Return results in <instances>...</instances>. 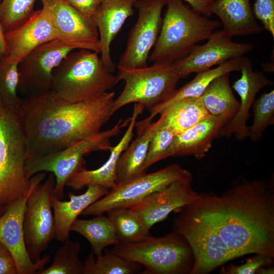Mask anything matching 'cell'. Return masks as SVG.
Masks as SVG:
<instances>
[{
	"mask_svg": "<svg viewBox=\"0 0 274 274\" xmlns=\"http://www.w3.org/2000/svg\"><path fill=\"white\" fill-rule=\"evenodd\" d=\"M181 208L214 229L235 258L261 254L274 259V191L264 180H236L223 194L199 193Z\"/></svg>",
	"mask_w": 274,
	"mask_h": 274,
	"instance_id": "6da1fadb",
	"label": "cell"
},
{
	"mask_svg": "<svg viewBox=\"0 0 274 274\" xmlns=\"http://www.w3.org/2000/svg\"><path fill=\"white\" fill-rule=\"evenodd\" d=\"M115 92L71 102L52 90L22 98L18 116L27 143V159L55 152L101 131L114 114Z\"/></svg>",
	"mask_w": 274,
	"mask_h": 274,
	"instance_id": "7a4b0ae2",
	"label": "cell"
},
{
	"mask_svg": "<svg viewBox=\"0 0 274 274\" xmlns=\"http://www.w3.org/2000/svg\"><path fill=\"white\" fill-rule=\"evenodd\" d=\"M166 10L160 31L149 55L151 62L174 63L186 57L202 41L222 26L220 21L212 20L181 0H166Z\"/></svg>",
	"mask_w": 274,
	"mask_h": 274,
	"instance_id": "3957f363",
	"label": "cell"
},
{
	"mask_svg": "<svg viewBox=\"0 0 274 274\" xmlns=\"http://www.w3.org/2000/svg\"><path fill=\"white\" fill-rule=\"evenodd\" d=\"M98 54L83 49L71 52L53 71L51 90L71 102L95 100L109 92L121 80Z\"/></svg>",
	"mask_w": 274,
	"mask_h": 274,
	"instance_id": "277c9868",
	"label": "cell"
},
{
	"mask_svg": "<svg viewBox=\"0 0 274 274\" xmlns=\"http://www.w3.org/2000/svg\"><path fill=\"white\" fill-rule=\"evenodd\" d=\"M111 251L144 266L143 274H190L194 264L188 242L173 230L163 236L150 235L137 243H119Z\"/></svg>",
	"mask_w": 274,
	"mask_h": 274,
	"instance_id": "5b68a950",
	"label": "cell"
},
{
	"mask_svg": "<svg viewBox=\"0 0 274 274\" xmlns=\"http://www.w3.org/2000/svg\"><path fill=\"white\" fill-rule=\"evenodd\" d=\"M130 118L120 119L111 128L79 141L59 151L35 156L26 160L25 173L30 179L37 173L49 172L53 173L56 182L54 196L61 200L64 189L68 180L84 167V156L93 152L110 151L112 148L111 140L117 136L122 129L128 126Z\"/></svg>",
	"mask_w": 274,
	"mask_h": 274,
	"instance_id": "8992f818",
	"label": "cell"
},
{
	"mask_svg": "<svg viewBox=\"0 0 274 274\" xmlns=\"http://www.w3.org/2000/svg\"><path fill=\"white\" fill-rule=\"evenodd\" d=\"M27 143L18 114L5 107L0 113V207L27 195Z\"/></svg>",
	"mask_w": 274,
	"mask_h": 274,
	"instance_id": "52a82bcc",
	"label": "cell"
},
{
	"mask_svg": "<svg viewBox=\"0 0 274 274\" xmlns=\"http://www.w3.org/2000/svg\"><path fill=\"white\" fill-rule=\"evenodd\" d=\"M124 88L114 102V112L131 103L152 108L166 101L176 90L181 76L174 63L155 62L142 68L119 70Z\"/></svg>",
	"mask_w": 274,
	"mask_h": 274,
	"instance_id": "ba28073f",
	"label": "cell"
},
{
	"mask_svg": "<svg viewBox=\"0 0 274 274\" xmlns=\"http://www.w3.org/2000/svg\"><path fill=\"white\" fill-rule=\"evenodd\" d=\"M45 177V174L40 172L30 178L31 188L23 219L25 246L34 263L41 259V254L55 238L52 200L56 179L51 173L45 182L41 184Z\"/></svg>",
	"mask_w": 274,
	"mask_h": 274,
	"instance_id": "9c48e42d",
	"label": "cell"
},
{
	"mask_svg": "<svg viewBox=\"0 0 274 274\" xmlns=\"http://www.w3.org/2000/svg\"><path fill=\"white\" fill-rule=\"evenodd\" d=\"M188 178H193L191 173L177 163L154 172L143 174L117 183L106 195L88 207L81 215L98 216L115 208H129L174 182Z\"/></svg>",
	"mask_w": 274,
	"mask_h": 274,
	"instance_id": "30bf717a",
	"label": "cell"
},
{
	"mask_svg": "<svg viewBox=\"0 0 274 274\" xmlns=\"http://www.w3.org/2000/svg\"><path fill=\"white\" fill-rule=\"evenodd\" d=\"M174 220L173 230L182 235L194 257L190 274H208L235 258L220 235L211 227L181 209Z\"/></svg>",
	"mask_w": 274,
	"mask_h": 274,
	"instance_id": "8fae6325",
	"label": "cell"
},
{
	"mask_svg": "<svg viewBox=\"0 0 274 274\" xmlns=\"http://www.w3.org/2000/svg\"><path fill=\"white\" fill-rule=\"evenodd\" d=\"M166 0H137L138 17L128 34L126 48L120 57L118 70L146 67L149 53L159 36L161 13Z\"/></svg>",
	"mask_w": 274,
	"mask_h": 274,
	"instance_id": "7c38bea8",
	"label": "cell"
},
{
	"mask_svg": "<svg viewBox=\"0 0 274 274\" xmlns=\"http://www.w3.org/2000/svg\"><path fill=\"white\" fill-rule=\"evenodd\" d=\"M75 50L57 39L34 49L19 64L18 91L25 97L51 90L53 71Z\"/></svg>",
	"mask_w": 274,
	"mask_h": 274,
	"instance_id": "4fadbf2b",
	"label": "cell"
},
{
	"mask_svg": "<svg viewBox=\"0 0 274 274\" xmlns=\"http://www.w3.org/2000/svg\"><path fill=\"white\" fill-rule=\"evenodd\" d=\"M48 10L57 39L77 49L100 53L99 34L93 20L72 6L66 0H40Z\"/></svg>",
	"mask_w": 274,
	"mask_h": 274,
	"instance_id": "5bb4252c",
	"label": "cell"
},
{
	"mask_svg": "<svg viewBox=\"0 0 274 274\" xmlns=\"http://www.w3.org/2000/svg\"><path fill=\"white\" fill-rule=\"evenodd\" d=\"M30 190V188L27 195L5 206L0 215V243L13 257L17 274H37L50 260L49 255H46L34 263L26 250L23 225Z\"/></svg>",
	"mask_w": 274,
	"mask_h": 274,
	"instance_id": "9a60e30c",
	"label": "cell"
},
{
	"mask_svg": "<svg viewBox=\"0 0 274 274\" xmlns=\"http://www.w3.org/2000/svg\"><path fill=\"white\" fill-rule=\"evenodd\" d=\"M253 48L251 43L233 42L231 38L223 36L220 30L214 31L206 44L196 45L186 57L174 63L183 78L243 56Z\"/></svg>",
	"mask_w": 274,
	"mask_h": 274,
	"instance_id": "2e32d148",
	"label": "cell"
},
{
	"mask_svg": "<svg viewBox=\"0 0 274 274\" xmlns=\"http://www.w3.org/2000/svg\"><path fill=\"white\" fill-rule=\"evenodd\" d=\"M192 179L177 180L129 208L138 214L150 229L153 225L166 219L170 213H177L199 197V193L192 187Z\"/></svg>",
	"mask_w": 274,
	"mask_h": 274,
	"instance_id": "e0dca14e",
	"label": "cell"
},
{
	"mask_svg": "<svg viewBox=\"0 0 274 274\" xmlns=\"http://www.w3.org/2000/svg\"><path fill=\"white\" fill-rule=\"evenodd\" d=\"M241 77L232 86L240 97L239 108L236 115L220 129L217 138H229L234 135L238 141L249 136L247 122L250 117V110L258 92L263 88L273 85V81L264 73L253 71L249 63L241 67Z\"/></svg>",
	"mask_w": 274,
	"mask_h": 274,
	"instance_id": "ac0fdd59",
	"label": "cell"
},
{
	"mask_svg": "<svg viewBox=\"0 0 274 274\" xmlns=\"http://www.w3.org/2000/svg\"><path fill=\"white\" fill-rule=\"evenodd\" d=\"M7 56L20 62L38 46L57 39V33L47 8L43 6L18 27L5 33Z\"/></svg>",
	"mask_w": 274,
	"mask_h": 274,
	"instance_id": "d6986e66",
	"label": "cell"
},
{
	"mask_svg": "<svg viewBox=\"0 0 274 274\" xmlns=\"http://www.w3.org/2000/svg\"><path fill=\"white\" fill-rule=\"evenodd\" d=\"M144 109L142 105L134 104L127 128L119 143L111 149L110 156L103 165L94 170L83 167L69 180L66 186L75 191L92 185H99L109 190L115 186L117 183L116 172L118 160L131 142L135 123Z\"/></svg>",
	"mask_w": 274,
	"mask_h": 274,
	"instance_id": "ffe728a7",
	"label": "cell"
},
{
	"mask_svg": "<svg viewBox=\"0 0 274 274\" xmlns=\"http://www.w3.org/2000/svg\"><path fill=\"white\" fill-rule=\"evenodd\" d=\"M137 0H101L92 18L96 26L100 45V58L111 72L115 65L111 56V45L128 18L134 14Z\"/></svg>",
	"mask_w": 274,
	"mask_h": 274,
	"instance_id": "44dd1931",
	"label": "cell"
},
{
	"mask_svg": "<svg viewBox=\"0 0 274 274\" xmlns=\"http://www.w3.org/2000/svg\"><path fill=\"white\" fill-rule=\"evenodd\" d=\"M226 123L222 117L210 116L175 135L168 149L167 157L193 156L198 160L202 159Z\"/></svg>",
	"mask_w": 274,
	"mask_h": 274,
	"instance_id": "7402d4cb",
	"label": "cell"
},
{
	"mask_svg": "<svg viewBox=\"0 0 274 274\" xmlns=\"http://www.w3.org/2000/svg\"><path fill=\"white\" fill-rule=\"evenodd\" d=\"M210 10L220 18L222 33L226 37L257 34L264 29L254 14L250 0H214Z\"/></svg>",
	"mask_w": 274,
	"mask_h": 274,
	"instance_id": "603a6c76",
	"label": "cell"
},
{
	"mask_svg": "<svg viewBox=\"0 0 274 274\" xmlns=\"http://www.w3.org/2000/svg\"><path fill=\"white\" fill-rule=\"evenodd\" d=\"M109 191V189L102 186L92 185L88 186L85 192L82 194L76 195L69 193L68 201H62L54 196L52 208L56 228L55 238L62 243L68 238L71 228L78 217L88 207L106 195Z\"/></svg>",
	"mask_w": 274,
	"mask_h": 274,
	"instance_id": "cb8c5ba5",
	"label": "cell"
},
{
	"mask_svg": "<svg viewBox=\"0 0 274 274\" xmlns=\"http://www.w3.org/2000/svg\"><path fill=\"white\" fill-rule=\"evenodd\" d=\"M159 127L157 121L144 125L136 120L135 128L138 136L130 143L118 160L116 172L117 183L141 175L150 142Z\"/></svg>",
	"mask_w": 274,
	"mask_h": 274,
	"instance_id": "d4e9b609",
	"label": "cell"
},
{
	"mask_svg": "<svg viewBox=\"0 0 274 274\" xmlns=\"http://www.w3.org/2000/svg\"><path fill=\"white\" fill-rule=\"evenodd\" d=\"M158 115L157 121L159 127L167 128L175 135L211 116L200 97L177 100L164 108Z\"/></svg>",
	"mask_w": 274,
	"mask_h": 274,
	"instance_id": "484cf974",
	"label": "cell"
},
{
	"mask_svg": "<svg viewBox=\"0 0 274 274\" xmlns=\"http://www.w3.org/2000/svg\"><path fill=\"white\" fill-rule=\"evenodd\" d=\"M242 57L230 59L215 68L196 73L192 80L180 89H176L166 101L150 109V114L145 120L152 122L164 108L177 100L187 97H200L211 82L217 77L226 73L240 71Z\"/></svg>",
	"mask_w": 274,
	"mask_h": 274,
	"instance_id": "4316f807",
	"label": "cell"
},
{
	"mask_svg": "<svg viewBox=\"0 0 274 274\" xmlns=\"http://www.w3.org/2000/svg\"><path fill=\"white\" fill-rule=\"evenodd\" d=\"M229 75L230 73H226L214 79L200 96L211 116L222 117L227 123L236 115L239 108V102L230 85Z\"/></svg>",
	"mask_w": 274,
	"mask_h": 274,
	"instance_id": "83f0119b",
	"label": "cell"
},
{
	"mask_svg": "<svg viewBox=\"0 0 274 274\" xmlns=\"http://www.w3.org/2000/svg\"><path fill=\"white\" fill-rule=\"evenodd\" d=\"M71 231L76 232L85 237L95 256L102 254L103 250L108 246L119 243L113 224L104 214L90 219L77 218L73 224Z\"/></svg>",
	"mask_w": 274,
	"mask_h": 274,
	"instance_id": "f1b7e54d",
	"label": "cell"
},
{
	"mask_svg": "<svg viewBox=\"0 0 274 274\" xmlns=\"http://www.w3.org/2000/svg\"><path fill=\"white\" fill-rule=\"evenodd\" d=\"M121 243H134L151 235L138 214L130 208H115L107 213Z\"/></svg>",
	"mask_w": 274,
	"mask_h": 274,
	"instance_id": "f546056e",
	"label": "cell"
},
{
	"mask_svg": "<svg viewBox=\"0 0 274 274\" xmlns=\"http://www.w3.org/2000/svg\"><path fill=\"white\" fill-rule=\"evenodd\" d=\"M91 251L85 259L84 274H133L140 273L142 265L111 250L96 256Z\"/></svg>",
	"mask_w": 274,
	"mask_h": 274,
	"instance_id": "4dcf8cb0",
	"label": "cell"
},
{
	"mask_svg": "<svg viewBox=\"0 0 274 274\" xmlns=\"http://www.w3.org/2000/svg\"><path fill=\"white\" fill-rule=\"evenodd\" d=\"M55 252L52 264L37 274H84V264L80 259L81 246L68 238Z\"/></svg>",
	"mask_w": 274,
	"mask_h": 274,
	"instance_id": "1f68e13d",
	"label": "cell"
},
{
	"mask_svg": "<svg viewBox=\"0 0 274 274\" xmlns=\"http://www.w3.org/2000/svg\"><path fill=\"white\" fill-rule=\"evenodd\" d=\"M20 62L0 56V97L4 107L18 114L22 98L18 94Z\"/></svg>",
	"mask_w": 274,
	"mask_h": 274,
	"instance_id": "d6a6232c",
	"label": "cell"
},
{
	"mask_svg": "<svg viewBox=\"0 0 274 274\" xmlns=\"http://www.w3.org/2000/svg\"><path fill=\"white\" fill-rule=\"evenodd\" d=\"M254 120L249 127V136L253 143L259 141L266 128L273 124L274 90L263 94L253 104Z\"/></svg>",
	"mask_w": 274,
	"mask_h": 274,
	"instance_id": "836d02e7",
	"label": "cell"
},
{
	"mask_svg": "<svg viewBox=\"0 0 274 274\" xmlns=\"http://www.w3.org/2000/svg\"><path fill=\"white\" fill-rule=\"evenodd\" d=\"M36 0H0L1 21L5 33L25 22L35 11Z\"/></svg>",
	"mask_w": 274,
	"mask_h": 274,
	"instance_id": "e575fe53",
	"label": "cell"
},
{
	"mask_svg": "<svg viewBox=\"0 0 274 274\" xmlns=\"http://www.w3.org/2000/svg\"><path fill=\"white\" fill-rule=\"evenodd\" d=\"M175 135L169 129L159 127L150 142L141 175L146 173L152 164L167 158V151Z\"/></svg>",
	"mask_w": 274,
	"mask_h": 274,
	"instance_id": "d590c367",
	"label": "cell"
},
{
	"mask_svg": "<svg viewBox=\"0 0 274 274\" xmlns=\"http://www.w3.org/2000/svg\"><path fill=\"white\" fill-rule=\"evenodd\" d=\"M273 259L261 254H255L252 257L246 259L245 263L235 265L230 264L222 269L221 273L224 274H255L258 268L267 266L273 263Z\"/></svg>",
	"mask_w": 274,
	"mask_h": 274,
	"instance_id": "8d00e7d4",
	"label": "cell"
},
{
	"mask_svg": "<svg viewBox=\"0 0 274 274\" xmlns=\"http://www.w3.org/2000/svg\"><path fill=\"white\" fill-rule=\"evenodd\" d=\"M253 11L263 29L274 38V0H254Z\"/></svg>",
	"mask_w": 274,
	"mask_h": 274,
	"instance_id": "74e56055",
	"label": "cell"
},
{
	"mask_svg": "<svg viewBox=\"0 0 274 274\" xmlns=\"http://www.w3.org/2000/svg\"><path fill=\"white\" fill-rule=\"evenodd\" d=\"M82 15L92 18L96 13L101 0H66Z\"/></svg>",
	"mask_w": 274,
	"mask_h": 274,
	"instance_id": "f35d334b",
	"label": "cell"
},
{
	"mask_svg": "<svg viewBox=\"0 0 274 274\" xmlns=\"http://www.w3.org/2000/svg\"><path fill=\"white\" fill-rule=\"evenodd\" d=\"M0 274H17L16 262L7 249L0 253Z\"/></svg>",
	"mask_w": 274,
	"mask_h": 274,
	"instance_id": "ab89813d",
	"label": "cell"
},
{
	"mask_svg": "<svg viewBox=\"0 0 274 274\" xmlns=\"http://www.w3.org/2000/svg\"><path fill=\"white\" fill-rule=\"evenodd\" d=\"M188 3L195 11L203 16L209 17L212 14L210 6L212 1L210 0H181Z\"/></svg>",
	"mask_w": 274,
	"mask_h": 274,
	"instance_id": "60d3db41",
	"label": "cell"
},
{
	"mask_svg": "<svg viewBox=\"0 0 274 274\" xmlns=\"http://www.w3.org/2000/svg\"><path fill=\"white\" fill-rule=\"evenodd\" d=\"M7 54L8 48L5 41V32L2 24L0 12V56H6Z\"/></svg>",
	"mask_w": 274,
	"mask_h": 274,
	"instance_id": "b9f144b4",
	"label": "cell"
},
{
	"mask_svg": "<svg viewBox=\"0 0 274 274\" xmlns=\"http://www.w3.org/2000/svg\"><path fill=\"white\" fill-rule=\"evenodd\" d=\"M265 266L260 267L257 270L256 274H273L274 268L273 267H270L265 268Z\"/></svg>",
	"mask_w": 274,
	"mask_h": 274,
	"instance_id": "7bdbcfd3",
	"label": "cell"
},
{
	"mask_svg": "<svg viewBox=\"0 0 274 274\" xmlns=\"http://www.w3.org/2000/svg\"><path fill=\"white\" fill-rule=\"evenodd\" d=\"M5 108L3 102L2 100V99L0 97V113L3 110V109Z\"/></svg>",
	"mask_w": 274,
	"mask_h": 274,
	"instance_id": "ee69618b",
	"label": "cell"
},
{
	"mask_svg": "<svg viewBox=\"0 0 274 274\" xmlns=\"http://www.w3.org/2000/svg\"><path fill=\"white\" fill-rule=\"evenodd\" d=\"M6 250V248L0 243V253Z\"/></svg>",
	"mask_w": 274,
	"mask_h": 274,
	"instance_id": "f6af8a7d",
	"label": "cell"
},
{
	"mask_svg": "<svg viewBox=\"0 0 274 274\" xmlns=\"http://www.w3.org/2000/svg\"><path fill=\"white\" fill-rule=\"evenodd\" d=\"M5 207H0V215L2 213V212H3V211L4 210Z\"/></svg>",
	"mask_w": 274,
	"mask_h": 274,
	"instance_id": "bcb514c9",
	"label": "cell"
},
{
	"mask_svg": "<svg viewBox=\"0 0 274 274\" xmlns=\"http://www.w3.org/2000/svg\"><path fill=\"white\" fill-rule=\"evenodd\" d=\"M210 1H212V2H213V1H214V0H210Z\"/></svg>",
	"mask_w": 274,
	"mask_h": 274,
	"instance_id": "7dc6e473",
	"label": "cell"
}]
</instances>
